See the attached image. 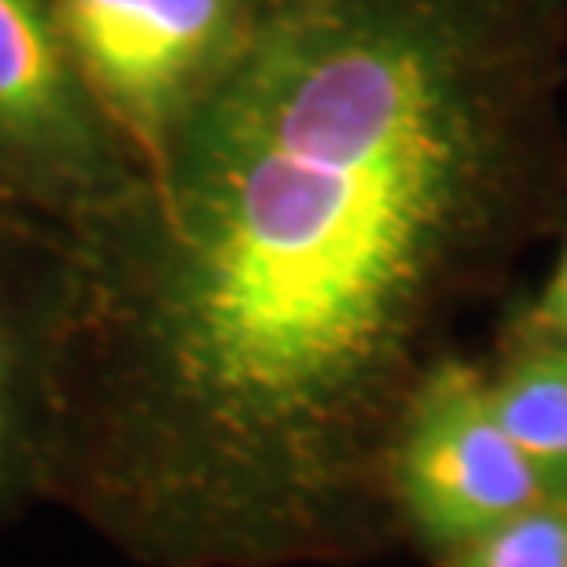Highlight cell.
<instances>
[{"label": "cell", "mask_w": 567, "mask_h": 567, "mask_svg": "<svg viewBox=\"0 0 567 567\" xmlns=\"http://www.w3.org/2000/svg\"><path fill=\"white\" fill-rule=\"evenodd\" d=\"M560 0H284L41 343L38 486L147 567L350 560L453 310L546 199Z\"/></svg>", "instance_id": "cell-1"}, {"label": "cell", "mask_w": 567, "mask_h": 567, "mask_svg": "<svg viewBox=\"0 0 567 567\" xmlns=\"http://www.w3.org/2000/svg\"><path fill=\"white\" fill-rule=\"evenodd\" d=\"M442 567H567V494L542 497L480 538L442 553Z\"/></svg>", "instance_id": "cell-7"}, {"label": "cell", "mask_w": 567, "mask_h": 567, "mask_svg": "<svg viewBox=\"0 0 567 567\" xmlns=\"http://www.w3.org/2000/svg\"><path fill=\"white\" fill-rule=\"evenodd\" d=\"M497 421L553 494H567V343L513 336L491 377Z\"/></svg>", "instance_id": "cell-5"}, {"label": "cell", "mask_w": 567, "mask_h": 567, "mask_svg": "<svg viewBox=\"0 0 567 567\" xmlns=\"http://www.w3.org/2000/svg\"><path fill=\"white\" fill-rule=\"evenodd\" d=\"M0 155L60 192H96L111 169L49 0H0Z\"/></svg>", "instance_id": "cell-4"}, {"label": "cell", "mask_w": 567, "mask_h": 567, "mask_svg": "<svg viewBox=\"0 0 567 567\" xmlns=\"http://www.w3.org/2000/svg\"><path fill=\"white\" fill-rule=\"evenodd\" d=\"M41 457V339L0 306V508L38 483Z\"/></svg>", "instance_id": "cell-6"}, {"label": "cell", "mask_w": 567, "mask_h": 567, "mask_svg": "<svg viewBox=\"0 0 567 567\" xmlns=\"http://www.w3.org/2000/svg\"><path fill=\"white\" fill-rule=\"evenodd\" d=\"M516 332L553 339V343H567V244L557 258V266H553L549 280L542 284L535 306L519 317Z\"/></svg>", "instance_id": "cell-8"}, {"label": "cell", "mask_w": 567, "mask_h": 567, "mask_svg": "<svg viewBox=\"0 0 567 567\" xmlns=\"http://www.w3.org/2000/svg\"><path fill=\"white\" fill-rule=\"evenodd\" d=\"M82 85L147 155L251 33L247 0H49Z\"/></svg>", "instance_id": "cell-3"}, {"label": "cell", "mask_w": 567, "mask_h": 567, "mask_svg": "<svg viewBox=\"0 0 567 567\" xmlns=\"http://www.w3.org/2000/svg\"><path fill=\"white\" fill-rule=\"evenodd\" d=\"M388 491L394 519L439 557L553 494L497 421L491 377L446 354L405 402Z\"/></svg>", "instance_id": "cell-2"}]
</instances>
